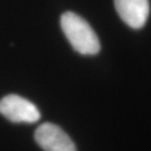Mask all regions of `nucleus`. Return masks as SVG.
Listing matches in <instances>:
<instances>
[{
	"label": "nucleus",
	"instance_id": "obj_3",
	"mask_svg": "<svg viewBox=\"0 0 151 151\" xmlns=\"http://www.w3.org/2000/svg\"><path fill=\"white\" fill-rule=\"evenodd\" d=\"M35 140L44 151H77L75 143L57 124H40L35 131Z\"/></svg>",
	"mask_w": 151,
	"mask_h": 151
},
{
	"label": "nucleus",
	"instance_id": "obj_4",
	"mask_svg": "<svg viewBox=\"0 0 151 151\" xmlns=\"http://www.w3.org/2000/svg\"><path fill=\"white\" fill-rule=\"evenodd\" d=\"M114 6L120 18L131 28L139 29L146 25L150 12L149 0H114Z\"/></svg>",
	"mask_w": 151,
	"mask_h": 151
},
{
	"label": "nucleus",
	"instance_id": "obj_1",
	"mask_svg": "<svg viewBox=\"0 0 151 151\" xmlns=\"http://www.w3.org/2000/svg\"><path fill=\"white\" fill-rule=\"evenodd\" d=\"M60 27L72 47L82 55H96L100 39L90 24L75 12L66 11L60 17Z\"/></svg>",
	"mask_w": 151,
	"mask_h": 151
},
{
	"label": "nucleus",
	"instance_id": "obj_2",
	"mask_svg": "<svg viewBox=\"0 0 151 151\" xmlns=\"http://www.w3.org/2000/svg\"><path fill=\"white\" fill-rule=\"evenodd\" d=\"M0 114L14 123H35L40 119L37 106L16 94L6 95L0 100Z\"/></svg>",
	"mask_w": 151,
	"mask_h": 151
}]
</instances>
